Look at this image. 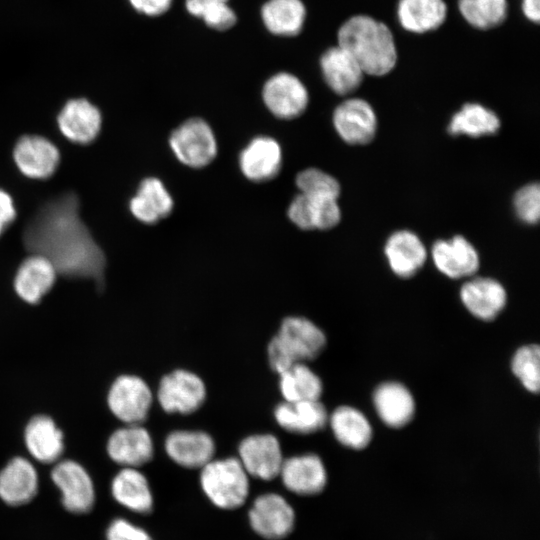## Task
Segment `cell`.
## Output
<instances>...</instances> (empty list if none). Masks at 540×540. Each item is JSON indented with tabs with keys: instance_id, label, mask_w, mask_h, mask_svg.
<instances>
[{
	"instance_id": "6da1fadb",
	"label": "cell",
	"mask_w": 540,
	"mask_h": 540,
	"mask_svg": "<svg viewBox=\"0 0 540 540\" xmlns=\"http://www.w3.org/2000/svg\"><path fill=\"white\" fill-rule=\"evenodd\" d=\"M26 248L48 258L57 273L104 283L106 259L79 215V199L65 193L44 203L27 223Z\"/></svg>"
},
{
	"instance_id": "7a4b0ae2",
	"label": "cell",
	"mask_w": 540,
	"mask_h": 540,
	"mask_svg": "<svg viewBox=\"0 0 540 540\" xmlns=\"http://www.w3.org/2000/svg\"><path fill=\"white\" fill-rule=\"evenodd\" d=\"M337 38L364 74L383 76L396 65L397 49L390 29L371 16H352L341 25Z\"/></svg>"
},
{
	"instance_id": "3957f363",
	"label": "cell",
	"mask_w": 540,
	"mask_h": 540,
	"mask_svg": "<svg viewBox=\"0 0 540 540\" xmlns=\"http://www.w3.org/2000/svg\"><path fill=\"white\" fill-rule=\"evenodd\" d=\"M326 344L325 333L314 322L302 316H288L268 343L269 365L279 374L296 363L317 358Z\"/></svg>"
},
{
	"instance_id": "277c9868",
	"label": "cell",
	"mask_w": 540,
	"mask_h": 540,
	"mask_svg": "<svg viewBox=\"0 0 540 540\" xmlns=\"http://www.w3.org/2000/svg\"><path fill=\"white\" fill-rule=\"evenodd\" d=\"M249 475L238 458L212 459L201 468L200 484L207 498L225 510L240 507L249 494Z\"/></svg>"
},
{
	"instance_id": "5b68a950",
	"label": "cell",
	"mask_w": 540,
	"mask_h": 540,
	"mask_svg": "<svg viewBox=\"0 0 540 540\" xmlns=\"http://www.w3.org/2000/svg\"><path fill=\"white\" fill-rule=\"evenodd\" d=\"M169 146L183 165L199 169L211 164L218 153V143L211 126L202 118L185 120L169 136Z\"/></svg>"
},
{
	"instance_id": "8992f818",
	"label": "cell",
	"mask_w": 540,
	"mask_h": 540,
	"mask_svg": "<svg viewBox=\"0 0 540 540\" xmlns=\"http://www.w3.org/2000/svg\"><path fill=\"white\" fill-rule=\"evenodd\" d=\"M207 389L196 373L175 369L159 381L157 400L167 413L189 415L199 410L206 400Z\"/></svg>"
},
{
	"instance_id": "52a82bcc",
	"label": "cell",
	"mask_w": 540,
	"mask_h": 540,
	"mask_svg": "<svg viewBox=\"0 0 540 540\" xmlns=\"http://www.w3.org/2000/svg\"><path fill=\"white\" fill-rule=\"evenodd\" d=\"M153 403L149 385L139 376L124 374L111 384L107 405L111 413L124 424H142Z\"/></svg>"
},
{
	"instance_id": "ba28073f",
	"label": "cell",
	"mask_w": 540,
	"mask_h": 540,
	"mask_svg": "<svg viewBox=\"0 0 540 540\" xmlns=\"http://www.w3.org/2000/svg\"><path fill=\"white\" fill-rule=\"evenodd\" d=\"M51 480L61 493V503L66 511L85 514L95 504V487L87 470L78 462L65 459L57 461L50 473Z\"/></svg>"
},
{
	"instance_id": "9c48e42d",
	"label": "cell",
	"mask_w": 540,
	"mask_h": 540,
	"mask_svg": "<svg viewBox=\"0 0 540 540\" xmlns=\"http://www.w3.org/2000/svg\"><path fill=\"white\" fill-rule=\"evenodd\" d=\"M238 455L247 474L264 481L279 476L284 460L278 438L269 433L253 434L242 439Z\"/></svg>"
},
{
	"instance_id": "30bf717a",
	"label": "cell",
	"mask_w": 540,
	"mask_h": 540,
	"mask_svg": "<svg viewBox=\"0 0 540 540\" xmlns=\"http://www.w3.org/2000/svg\"><path fill=\"white\" fill-rule=\"evenodd\" d=\"M248 518L252 529L269 540L287 537L295 523L293 508L277 493L259 495L249 510Z\"/></svg>"
},
{
	"instance_id": "8fae6325",
	"label": "cell",
	"mask_w": 540,
	"mask_h": 540,
	"mask_svg": "<svg viewBox=\"0 0 540 540\" xmlns=\"http://www.w3.org/2000/svg\"><path fill=\"white\" fill-rule=\"evenodd\" d=\"M262 98L267 109L282 120L297 118L309 103L305 85L299 78L287 72L277 73L265 82Z\"/></svg>"
},
{
	"instance_id": "7c38bea8",
	"label": "cell",
	"mask_w": 540,
	"mask_h": 540,
	"mask_svg": "<svg viewBox=\"0 0 540 540\" xmlns=\"http://www.w3.org/2000/svg\"><path fill=\"white\" fill-rule=\"evenodd\" d=\"M106 451L114 463L139 468L152 460L154 444L149 431L142 424H125L109 436Z\"/></svg>"
},
{
	"instance_id": "4fadbf2b",
	"label": "cell",
	"mask_w": 540,
	"mask_h": 540,
	"mask_svg": "<svg viewBox=\"0 0 540 540\" xmlns=\"http://www.w3.org/2000/svg\"><path fill=\"white\" fill-rule=\"evenodd\" d=\"M282 162L283 152L279 142L266 135L252 138L238 158L243 176L256 183L275 178L282 168Z\"/></svg>"
},
{
	"instance_id": "5bb4252c",
	"label": "cell",
	"mask_w": 540,
	"mask_h": 540,
	"mask_svg": "<svg viewBox=\"0 0 540 540\" xmlns=\"http://www.w3.org/2000/svg\"><path fill=\"white\" fill-rule=\"evenodd\" d=\"M333 125L346 143L363 145L369 143L375 136L377 118L367 101L350 98L340 103L334 110Z\"/></svg>"
},
{
	"instance_id": "9a60e30c",
	"label": "cell",
	"mask_w": 540,
	"mask_h": 540,
	"mask_svg": "<svg viewBox=\"0 0 540 540\" xmlns=\"http://www.w3.org/2000/svg\"><path fill=\"white\" fill-rule=\"evenodd\" d=\"M278 477L287 490L301 496L316 495L327 483L325 465L314 453L284 458Z\"/></svg>"
},
{
	"instance_id": "2e32d148",
	"label": "cell",
	"mask_w": 540,
	"mask_h": 540,
	"mask_svg": "<svg viewBox=\"0 0 540 540\" xmlns=\"http://www.w3.org/2000/svg\"><path fill=\"white\" fill-rule=\"evenodd\" d=\"M168 457L187 469H201L215 455L216 445L212 436L201 430H175L164 442Z\"/></svg>"
},
{
	"instance_id": "e0dca14e",
	"label": "cell",
	"mask_w": 540,
	"mask_h": 540,
	"mask_svg": "<svg viewBox=\"0 0 540 540\" xmlns=\"http://www.w3.org/2000/svg\"><path fill=\"white\" fill-rule=\"evenodd\" d=\"M460 299L467 311L481 321H493L503 311L507 293L495 279L476 277L465 282Z\"/></svg>"
},
{
	"instance_id": "ac0fdd59",
	"label": "cell",
	"mask_w": 540,
	"mask_h": 540,
	"mask_svg": "<svg viewBox=\"0 0 540 540\" xmlns=\"http://www.w3.org/2000/svg\"><path fill=\"white\" fill-rule=\"evenodd\" d=\"M372 401L379 419L391 428L406 426L415 415L416 403L413 394L397 381L379 384L373 392Z\"/></svg>"
},
{
	"instance_id": "d6986e66",
	"label": "cell",
	"mask_w": 540,
	"mask_h": 540,
	"mask_svg": "<svg viewBox=\"0 0 540 540\" xmlns=\"http://www.w3.org/2000/svg\"><path fill=\"white\" fill-rule=\"evenodd\" d=\"M436 268L445 276L459 279L472 276L479 268V256L474 246L463 236L438 240L431 250Z\"/></svg>"
},
{
	"instance_id": "ffe728a7",
	"label": "cell",
	"mask_w": 540,
	"mask_h": 540,
	"mask_svg": "<svg viewBox=\"0 0 540 540\" xmlns=\"http://www.w3.org/2000/svg\"><path fill=\"white\" fill-rule=\"evenodd\" d=\"M39 478L34 465L17 456L0 470V499L9 506L29 503L38 492Z\"/></svg>"
},
{
	"instance_id": "44dd1931",
	"label": "cell",
	"mask_w": 540,
	"mask_h": 540,
	"mask_svg": "<svg viewBox=\"0 0 540 540\" xmlns=\"http://www.w3.org/2000/svg\"><path fill=\"white\" fill-rule=\"evenodd\" d=\"M14 160L19 170L30 178L45 179L58 167L57 147L41 136H24L14 148Z\"/></svg>"
},
{
	"instance_id": "7402d4cb",
	"label": "cell",
	"mask_w": 540,
	"mask_h": 540,
	"mask_svg": "<svg viewBox=\"0 0 540 540\" xmlns=\"http://www.w3.org/2000/svg\"><path fill=\"white\" fill-rule=\"evenodd\" d=\"M23 439L29 454L42 464L56 463L65 449L62 430L52 417L44 414L28 421Z\"/></svg>"
},
{
	"instance_id": "603a6c76",
	"label": "cell",
	"mask_w": 540,
	"mask_h": 540,
	"mask_svg": "<svg viewBox=\"0 0 540 540\" xmlns=\"http://www.w3.org/2000/svg\"><path fill=\"white\" fill-rule=\"evenodd\" d=\"M328 412L320 400L283 401L274 409L277 424L285 431L308 435L328 424Z\"/></svg>"
},
{
	"instance_id": "cb8c5ba5",
	"label": "cell",
	"mask_w": 540,
	"mask_h": 540,
	"mask_svg": "<svg viewBox=\"0 0 540 540\" xmlns=\"http://www.w3.org/2000/svg\"><path fill=\"white\" fill-rule=\"evenodd\" d=\"M57 271L52 262L33 254L19 266L14 278V290L26 303L37 304L53 287Z\"/></svg>"
},
{
	"instance_id": "d4e9b609",
	"label": "cell",
	"mask_w": 540,
	"mask_h": 540,
	"mask_svg": "<svg viewBox=\"0 0 540 540\" xmlns=\"http://www.w3.org/2000/svg\"><path fill=\"white\" fill-rule=\"evenodd\" d=\"M62 134L72 142L87 144L93 141L101 128L100 111L86 99L68 101L58 115Z\"/></svg>"
},
{
	"instance_id": "484cf974",
	"label": "cell",
	"mask_w": 540,
	"mask_h": 540,
	"mask_svg": "<svg viewBox=\"0 0 540 540\" xmlns=\"http://www.w3.org/2000/svg\"><path fill=\"white\" fill-rule=\"evenodd\" d=\"M129 208L132 215L145 224H156L168 217L174 208V200L164 183L157 177L141 181Z\"/></svg>"
},
{
	"instance_id": "4316f807",
	"label": "cell",
	"mask_w": 540,
	"mask_h": 540,
	"mask_svg": "<svg viewBox=\"0 0 540 540\" xmlns=\"http://www.w3.org/2000/svg\"><path fill=\"white\" fill-rule=\"evenodd\" d=\"M320 68L329 88L339 95L354 92L364 72L356 60L339 45L327 49L320 58Z\"/></svg>"
},
{
	"instance_id": "83f0119b",
	"label": "cell",
	"mask_w": 540,
	"mask_h": 540,
	"mask_svg": "<svg viewBox=\"0 0 540 540\" xmlns=\"http://www.w3.org/2000/svg\"><path fill=\"white\" fill-rule=\"evenodd\" d=\"M384 252L391 270L401 278L417 273L427 258L420 238L407 230L393 233L385 244Z\"/></svg>"
},
{
	"instance_id": "f1b7e54d",
	"label": "cell",
	"mask_w": 540,
	"mask_h": 540,
	"mask_svg": "<svg viewBox=\"0 0 540 540\" xmlns=\"http://www.w3.org/2000/svg\"><path fill=\"white\" fill-rule=\"evenodd\" d=\"M328 424L335 439L346 448L365 449L372 440L373 429L370 421L355 407L338 406L328 416Z\"/></svg>"
},
{
	"instance_id": "f546056e",
	"label": "cell",
	"mask_w": 540,
	"mask_h": 540,
	"mask_svg": "<svg viewBox=\"0 0 540 540\" xmlns=\"http://www.w3.org/2000/svg\"><path fill=\"white\" fill-rule=\"evenodd\" d=\"M114 500L130 511L148 514L153 508L149 482L138 468L123 467L111 481Z\"/></svg>"
},
{
	"instance_id": "4dcf8cb0",
	"label": "cell",
	"mask_w": 540,
	"mask_h": 540,
	"mask_svg": "<svg viewBox=\"0 0 540 540\" xmlns=\"http://www.w3.org/2000/svg\"><path fill=\"white\" fill-rule=\"evenodd\" d=\"M447 15L444 0H399L397 17L400 25L413 33L437 29Z\"/></svg>"
},
{
	"instance_id": "1f68e13d",
	"label": "cell",
	"mask_w": 540,
	"mask_h": 540,
	"mask_svg": "<svg viewBox=\"0 0 540 540\" xmlns=\"http://www.w3.org/2000/svg\"><path fill=\"white\" fill-rule=\"evenodd\" d=\"M261 16L271 33L293 36L302 29L306 10L301 0H268L261 9Z\"/></svg>"
},
{
	"instance_id": "d6a6232c",
	"label": "cell",
	"mask_w": 540,
	"mask_h": 540,
	"mask_svg": "<svg viewBox=\"0 0 540 540\" xmlns=\"http://www.w3.org/2000/svg\"><path fill=\"white\" fill-rule=\"evenodd\" d=\"M278 375L284 401L320 400L322 380L307 363H296Z\"/></svg>"
},
{
	"instance_id": "836d02e7",
	"label": "cell",
	"mask_w": 540,
	"mask_h": 540,
	"mask_svg": "<svg viewBox=\"0 0 540 540\" xmlns=\"http://www.w3.org/2000/svg\"><path fill=\"white\" fill-rule=\"evenodd\" d=\"M500 127L498 116L478 103H467L456 112L448 125L451 135L480 137L497 132Z\"/></svg>"
},
{
	"instance_id": "e575fe53",
	"label": "cell",
	"mask_w": 540,
	"mask_h": 540,
	"mask_svg": "<svg viewBox=\"0 0 540 540\" xmlns=\"http://www.w3.org/2000/svg\"><path fill=\"white\" fill-rule=\"evenodd\" d=\"M463 18L477 29L500 25L507 17V0H458Z\"/></svg>"
},
{
	"instance_id": "d590c367",
	"label": "cell",
	"mask_w": 540,
	"mask_h": 540,
	"mask_svg": "<svg viewBox=\"0 0 540 540\" xmlns=\"http://www.w3.org/2000/svg\"><path fill=\"white\" fill-rule=\"evenodd\" d=\"M511 370L521 385L531 393L540 388V348L528 344L518 348L511 360Z\"/></svg>"
},
{
	"instance_id": "8d00e7d4",
	"label": "cell",
	"mask_w": 540,
	"mask_h": 540,
	"mask_svg": "<svg viewBox=\"0 0 540 540\" xmlns=\"http://www.w3.org/2000/svg\"><path fill=\"white\" fill-rule=\"evenodd\" d=\"M304 196L305 217L309 230H327L339 223L341 210L336 198L312 197L306 194Z\"/></svg>"
},
{
	"instance_id": "74e56055",
	"label": "cell",
	"mask_w": 540,
	"mask_h": 540,
	"mask_svg": "<svg viewBox=\"0 0 540 540\" xmlns=\"http://www.w3.org/2000/svg\"><path fill=\"white\" fill-rule=\"evenodd\" d=\"M187 11L204 20V22L217 30H226L232 27L236 20L235 12L227 2L216 0H186Z\"/></svg>"
},
{
	"instance_id": "f35d334b",
	"label": "cell",
	"mask_w": 540,
	"mask_h": 540,
	"mask_svg": "<svg viewBox=\"0 0 540 540\" xmlns=\"http://www.w3.org/2000/svg\"><path fill=\"white\" fill-rule=\"evenodd\" d=\"M295 183L300 193L312 197L338 199L340 195L339 182L318 168H307L300 171L295 178Z\"/></svg>"
},
{
	"instance_id": "ab89813d",
	"label": "cell",
	"mask_w": 540,
	"mask_h": 540,
	"mask_svg": "<svg viewBox=\"0 0 540 540\" xmlns=\"http://www.w3.org/2000/svg\"><path fill=\"white\" fill-rule=\"evenodd\" d=\"M517 216L527 224H536L540 216V187L531 183L519 189L514 197Z\"/></svg>"
},
{
	"instance_id": "60d3db41",
	"label": "cell",
	"mask_w": 540,
	"mask_h": 540,
	"mask_svg": "<svg viewBox=\"0 0 540 540\" xmlns=\"http://www.w3.org/2000/svg\"><path fill=\"white\" fill-rule=\"evenodd\" d=\"M107 540H153L141 527L124 518H116L106 529Z\"/></svg>"
},
{
	"instance_id": "b9f144b4",
	"label": "cell",
	"mask_w": 540,
	"mask_h": 540,
	"mask_svg": "<svg viewBox=\"0 0 540 540\" xmlns=\"http://www.w3.org/2000/svg\"><path fill=\"white\" fill-rule=\"evenodd\" d=\"M139 12L149 16H158L166 12L173 0H129Z\"/></svg>"
},
{
	"instance_id": "7bdbcfd3",
	"label": "cell",
	"mask_w": 540,
	"mask_h": 540,
	"mask_svg": "<svg viewBox=\"0 0 540 540\" xmlns=\"http://www.w3.org/2000/svg\"><path fill=\"white\" fill-rule=\"evenodd\" d=\"M15 217L16 210L11 196L7 192L0 190V235Z\"/></svg>"
},
{
	"instance_id": "ee69618b",
	"label": "cell",
	"mask_w": 540,
	"mask_h": 540,
	"mask_svg": "<svg viewBox=\"0 0 540 540\" xmlns=\"http://www.w3.org/2000/svg\"><path fill=\"white\" fill-rule=\"evenodd\" d=\"M524 16L536 24L540 19V0H522L521 4Z\"/></svg>"
},
{
	"instance_id": "f6af8a7d",
	"label": "cell",
	"mask_w": 540,
	"mask_h": 540,
	"mask_svg": "<svg viewBox=\"0 0 540 540\" xmlns=\"http://www.w3.org/2000/svg\"><path fill=\"white\" fill-rule=\"evenodd\" d=\"M216 1L227 2L228 0H216Z\"/></svg>"
}]
</instances>
